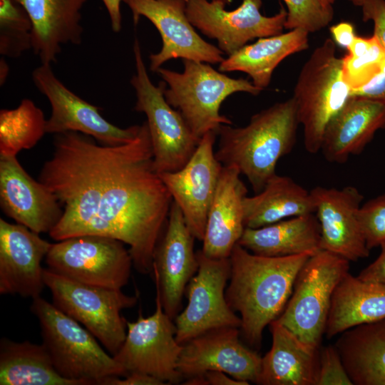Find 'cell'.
Wrapping results in <instances>:
<instances>
[{"mask_svg":"<svg viewBox=\"0 0 385 385\" xmlns=\"http://www.w3.org/2000/svg\"><path fill=\"white\" fill-rule=\"evenodd\" d=\"M53 147L38 177L63 210L50 237L117 239L129 246L137 271L152 274L154 250L173 200L154 167L146 121L124 144L102 145L69 131L55 135Z\"/></svg>","mask_w":385,"mask_h":385,"instance_id":"1","label":"cell"},{"mask_svg":"<svg viewBox=\"0 0 385 385\" xmlns=\"http://www.w3.org/2000/svg\"><path fill=\"white\" fill-rule=\"evenodd\" d=\"M309 254L267 257L237 244L230 256L226 300L240 314V334L252 348L261 346L263 331L283 312L296 277Z\"/></svg>","mask_w":385,"mask_h":385,"instance_id":"2","label":"cell"},{"mask_svg":"<svg viewBox=\"0 0 385 385\" xmlns=\"http://www.w3.org/2000/svg\"><path fill=\"white\" fill-rule=\"evenodd\" d=\"M299 124L291 97L253 115L244 127L222 125L215 156L222 165L235 166L258 193L276 175L278 160L293 148Z\"/></svg>","mask_w":385,"mask_h":385,"instance_id":"3","label":"cell"},{"mask_svg":"<svg viewBox=\"0 0 385 385\" xmlns=\"http://www.w3.org/2000/svg\"><path fill=\"white\" fill-rule=\"evenodd\" d=\"M30 309L39 322L42 344L63 377L80 385H103L107 378L128 374L88 330L52 302L39 296L32 299Z\"/></svg>","mask_w":385,"mask_h":385,"instance_id":"4","label":"cell"},{"mask_svg":"<svg viewBox=\"0 0 385 385\" xmlns=\"http://www.w3.org/2000/svg\"><path fill=\"white\" fill-rule=\"evenodd\" d=\"M183 63V72L160 67L157 73L166 83L167 102L180 113L199 139L210 131L217 134L223 124H232L220 113L221 104L228 96L237 92L257 96L262 91L252 81L231 78L210 63L188 59Z\"/></svg>","mask_w":385,"mask_h":385,"instance_id":"5","label":"cell"},{"mask_svg":"<svg viewBox=\"0 0 385 385\" xmlns=\"http://www.w3.org/2000/svg\"><path fill=\"white\" fill-rule=\"evenodd\" d=\"M298 120L304 129L305 149L321 150L325 129L351 98V87L343 72L335 42L327 38L303 65L293 92Z\"/></svg>","mask_w":385,"mask_h":385,"instance_id":"6","label":"cell"},{"mask_svg":"<svg viewBox=\"0 0 385 385\" xmlns=\"http://www.w3.org/2000/svg\"><path fill=\"white\" fill-rule=\"evenodd\" d=\"M43 279L52 296V304L88 330L114 356L127 333L121 312L135 306L136 295L121 289L91 285L59 275L44 268Z\"/></svg>","mask_w":385,"mask_h":385,"instance_id":"7","label":"cell"},{"mask_svg":"<svg viewBox=\"0 0 385 385\" xmlns=\"http://www.w3.org/2000/svg\"><path fill=\"white\" fill-rule=\"evenodd\" d=\"M349 261L322 250L299 270L292 293L277 320L303 343L318 350L325 333L334 292L349 273Z\"/></svg>","mask_w":385,"mask_h":385,"instance_id":"8","label":"cell"},{"mask_svg":"<svg viewBox=\"0 0 385 385\" xmlns=\"http://www.w3.org/2000/svg\"><path fill=\"white\" fill-rule=\"evenodd\" d=\"M133 50L135 73L130 84L137 98L134 109L146 115L154 167L159 174L177 171L192 156L200 139L193 134L180 113L167 102L165 82L156 86L150 81L136 38Z\"/></svg>","mask_w":385,"mask_h":385,"instance_id":"9","label":"cell"},{"mask_svg":"<svg viewBox=\"0 0 385 385\" xmlns=\"http://www.w3.org/2000/svg\"><path fill=\"white\" fill-rule=\"evenodd\" d=\"M45 262L47 268L63 277L115 289L128 284L133 266L123 242L96 235L71 237L52 244Z\"/></svg>","mask_w":385,"mask_h":385,"instance_id":"10","label":"cell"},{"mask_svg":"<svg viewBox=\"0 0 385 385\" xmlns=\"http://www.w3.org/2000/svg\"><path fill=\"white\" fill-rule=\"evenodd\" d=\"M154 313L135 322L126 321L125 339L114 359L127 373L148 374L165 384H178L183 377L178 369L183 345L176 340V326L163 309L156 294Z\"/></svg>","mask_w":385,"mask_h":385,"instance_id":"11","label":"cell"},{"mask_svg":"<svg viewBox=\"0 0 385 385\" xmlns=\"http://www.w3.org/2000/svg\"><path fill=\"white\" fill-rule=\"evenodd\" d=\"M198 269L185 289L188 305L174 319L181 345L209 330L241 327V319L229 306L225 290L230 277L229 258L207 257L197 252Z\"/></svg>","mask_w":385,"mask_h":385,"instance_id":"12","label":"cell"},{"mask_svg":"<svg viewBox=\"0 0 385 385\" xmlns=\"http://www.w3.org/2000/svg\"><path fill=\"white\" fill-rule=\"evenodd\" d=\"M262 4V0H242L227 11L221 1L186 0V14L194 27L217 40L218 48L229 56L254 38L282 33L287 11L282 6L276 14L266 16L260 11Z\"/></svg>","mask_w":385,"mask_h":385,"instance_id":"13","label":"cell"},{"mask_svg":"<svg viewBox=\"0 0 385 385\" xmlns=\"http://www.w3.org/2000/svg\"><path fill=\"white\" fill-rule=\"evenodd\" d=\"M31 78L51 104L46 133L78 132L106 145L128 143L138 135L139 125L121 128L108 122L101 115L99 107L80 98L57 78L51 64L41 63L32 71Z\"/></svg>","mask_w":385,"mask_h":385,"instance_id":"14","label":"cell"},{"mask_svg":"<svg viewBox=\"0 0 385 385\" xmlns=\"http://www.w3.org/2000/svg\"><path fill=\"white\" fill-rule=\"evenodd\" d=\"M132 13L135 26L140 17L148 19L162 39L159 52L149 56L150 70L157 71L174 58L210 64L220 63L224 53L205 41L195 30L186 14V0H123Z\"/></svg>","mask_w":385,"mask_h":385,"instance_id":"15","label":"cell"},{"mask_svg":"<svg viewBox=\"0 0 385 385\" xmlns=\"http://www.w3.org/2000/svg\"><path fill=\"white\" fill-rule=\"evenodd\" d=\"M179 206L173 201L153 254L152 275L163 311L175 319L188 284L198 269L194 239Z\"/></svg>","mask_w":385,"mask_h":385,"instance_id":"16","label":"cell"},{"mask_svg":"<svg viewBox=\"0 0 385 385\" xmlns=\"http://www.w3.org/2000/svg\"><path fill=\"white\" fill-rule=\"evenodd\" d=\"M217 133L204 135L188 162L180 170L160 173L179 206L193 236L203 240L207 214L222 168L214 151Z\"/></svg>","mask_w":385,"mask_h":385,"instance_id":"17","label":"cell"},{"mask_svg":"<svg viewBox=\"0 0 385 385\" xmlns=\"http://www.w3.org/2000/svg\"><path fill=\"white\" fill-rule=\"evenodd\" d=\"M240 334L238 327H222L183 344L178 362L183 379L220 371L237 380L257 384L262 357L240 341Z\"/></svg>","mask_w":385,"mask_h":385,"instance_id":"18","label":"cell"},{"mask_svg":"<svg viewBox=\"0 0 385 385\" xmlns=\"http://www.w3.org/2000/svg\"><path fill=\"white\" fill-rule=\"evenodd\" d=\"M0 205L16 223L38 234L49 233L63 213L56 195L32 178L16 155H0Z\"/></svg>","mask_w":385,"mask_h":385,"instance_id":"19","label":"cell"},{"mask_svg":"<svg viewBox=\"0 0 385 385\" xmlns=\"http://www.w3.org/2000/svg\"><path fill=\"white\" fill-rule=\"evenodd\" d=\"M52 243L27 227L0 219V294L34 299L46 287L41 262Z\"/></svg>","mask_w":385,"mask_h":385,"instance_id":"20","label":"cell"},{"mask_svg":"<svg viewBox=\"0 0 385 385\" xmlns=\"http://www.w3.org/2000/svg\"><path fill=\"white\" fill-rule=\"evenodd\" d=\"M321 227L322 250L350 261L366 258L369 248L358 212L363 195L354 186L342 189L317 186L310 191Z\"/></svg>","mask_w":385,"mask_h":385,"instance_id":"21","label":"cell"},{"mask_svg":"<svg viewBox=\"0 0 385 385\" xmlns=\"http://www.w3.org/2000/svg\"><path fill=\"white\" fill-rule=\"evenodd\" d=\"M31 24V49L41 63L57 60L63 45H79L81 11L88 0H17Z\"/></svg>","mask_w":385,"mask_h":385,"instance_id":"22","label":"cell"},{"mask_svg":"<svg viewBox=\"0 0 385 385\" xmlns=\"http://www.w3.org/2000/svg\"><path fill=\"white\" fill-rule=\"evenodd\" d=\"M233 165L222 166L207 214L201 252L207 257L229 258L245 229L243 200L247 190Z\"/></svg>","mask_w":385,"mask_h":385,"instance_id":"23","label":"cell"},{"mask_svg":"<svg viewBox=\"0 0 385 385\" xmlns=\"http://www.w3.org/2000/svg\"><path fill=\"white\" fill-rule=\"evenodd\" d=\"M385 128V102L351 97L327 125L321 150L325 158L345 163L359 154L379 129Z\"/></svg>","mask_w":385,"mask_h":385,"instance_id":"24","label":"cell"},{"mask_svg":"<svg viewBox=\"0 0 385 385\" xmlns=\"http://www.w3.org/2000/svg\"><path fill=\"white\" fill-rule=\"evenodd\" d=\"M272 346L262 357L257 384L317 385L318 350L303 343L277 319L270 324Z\"/></svg>","mask_w":385,"mask_h":385,"instance_id":"25","label":"cell"},{"mask_svg":"<svg viewBox=\"0 0 385 385\" xmlns=\"http://www.w3.org/2000/svg\"><path fill=\"white\" fill-rule=\"evenodd\" d=\"M237 244L267 257L314 255L322 250L320 224L317 215L310 213L258 228L245 227Z\"/></svg>","mask_w":385,"mask_h":385,"instance_id":"26","label":"cell"},{"mask_svg":"<svg viewBox=\"0 0 385 385\" xmlns=\"http://www.w3.org/2000/svg\"><path fill=\"white\" fill-rule=\"evenodd\" d=\"M334 346L354 385H385V318L343 332Z\"/></svg>","mask_w":385,"mask_h":385,"instance_id":"27","label":"cell"},{"mask_svg":"<svg viewBox=\"0 0 385 385\" xmlns=\"http://www.w3.org/2000/svg\"><path fill=\"white\" fill-rule=\"evenodd\" d=\"M385 318V286L347 273L332 295L325 335L331 339L355 326Z\"/></svg>","mask_w":385,"mask_h":385,"instance_id":"28","label":"cell"},{"mask_svg":"<svg viewBox=\"0 0 385 385\" xmlns=\"http://www.w3.org/2000/svg\"><path fill=\"white\" fill-rule=\"evenodd\" d=\"M308 35L303 29H294L259 38L225 58L218 70L245 73L252 83L262 91L270 85L274 69L284 58L309 48Z\"/></svg>","mask_w":385,"mask_h":385,"instance_id":"29","label":"cell"},{"mask_svg":"<svg viewBox=\"0 0 385 385\" xmlns=\"http://www.w3.org/2000/svg\"><path fill=\"white\" fill-rule=\"evenodd\" d=\"M245 227L258 228L289 217L314 213L313 197L291 178L274 175L255 195L243 200Z\"/></svg>","mask_w":385,"mask_h":385,"instance_id":"30","label":"cell"},{"mask_svg":"<svg viewBox=\"0 0 385 385\" xmlns=\"http://www.w3.org/2000/svg\"><path fill=\"white\" fill-rule=\"evenodd\" d=\"M1 385H80L56 370L43 344L29 341L0 342Z\"/></svg>","mask_w":385,"mask_h":385,"instance_id":"31","label":"cell"},{"mask_svg":"<svg viewBox=\"0 0 385 385\" xmlns=\"http://www.w3.org/2000/svg\"><path fill=\"white\" fill-rule=\"evenodd\" d=\"M43 112L30 99L0 111V155H16L33 148L46 133Z\"/></svg>","mask_w":385,"mask_h":385,"instance_id":"32","label":"cell"},{"mask_svg":"<svg viewBox=\"0 0 385 385\" xmlns=\"http://www.w3.org/2000/svg\"><path fill=\"white\" fill-rule=\"evenodd\" d=\"M31 48V24L17 0H0V53L16 58Z\"/></svg>","mask_w":385,"mask_h":385,"instance_id":"33","label":"cell"},{"mask_svg":"<svg viewBox=\"0 0 385 385\" xmlns=\"http://www.w3.org/2000/svg\"><path fill=\"white\" fill-rule=\"evenodd\" d=\"M287 6V16L284 29H301L308 33L319 31L332 21V5L322 0H283Z\"/></svg>","mask_w":385,"mask_h":385,"instance_id":"34","label":"cell"},{"mask_svg":"<svg viewBox=\"0 0 385 385\" xmlns=\"http://www.w3.org/2000/svg\"><path fill=\"white\" fill-rule=\"evenodd\" d=\"M373 37V42L366 53L356 57L346 53L342 58L344 76L351 88L368 81L379 71L385 59V51L377 39Z\"/></svg>","mask_w":385,"mask_h":385,"instance_id":"35","label":"cell"},{"mask_svg":"<svg viewBox=\"0 0 385 385\" xmlns=\"http://www.w3.org/2000/svg\"><path fill=\"white\" fill-rule=\"evenodd\" d=\"M358 217L369 250L385 242V194L361 205Z\"/></svg>","mask_w":385,"mask_h":385,"instance_id":"36","label":"cell"},{"mask_svg":"<svg viewBox=\"0 0 385 385\" xmlns=\"http://www.w3.org/2000/svg\"><path fill=\"white\" fill-rule=\"evenodd\" d=\"M317 385H354L334 346L324 347L319 355Z\"/></svg>","mask_w":385,"mask_h":385,"instance_id":"37","label":"cell"},{"mask_svg":"<svg viewBox=\"0 0 385 385\" xmlns=\"http://www.w3.org/2000/svg\"><path fill=\"white\" fill-rule=\"evenodd\" d=\"M353 4L361 7L364 21H373V36L385 51V0H356Z\"/></svg>","mask_w":385,"mask_h":385,"instance_id":"38","label":"cell"},{"mask_svg":"<svg viewBox=\"0 0 385 385\" xmlns=\"http://www.w3.org/2000/svg\"><path fill=\"white\" fill-rule=\"evenodd\" d=\"M351 97L385 102V59L381 63L379 71L368 81L351 88Z\"/></svg>","mask_w":385,"mask_h":385,"instance_id":"39","label":"cell"},{"mask_svg":"<svg viewBox=\"0 0 385 385\" xmlns=\"http://www.w3.org/2000/svg\"><path fill=\"white\" fill-rule=\"evenodd\" d=\"M380 247L381 252L378 257L363 269L357 277L362 280L385 286V242Z\"/></svg>","mask_w":385,"mask_h":385,"instance_id":"40","label":"cell"},{"mask_svg":"<svg viewBox=\"0 0 385 385\" xmlns=\"http://www.w3.org/2000/svg\"><path fill=\"white\" fill-rule=\"evenodd\" d=\"M121 376H111L107 378L103 385H163L165 384L158 379L146 374L130 372Z\"/></svg>","mask_w":385,"mask_h":385,"instance_id":"41","label":"cell"},{"mask_svg":"<svg viewBox=\"0 0 385 385\" xmlns=\"http://www.w3.org/2000/svg\"><path fill=\"white\" fill-rule=\"evenodd\" d=\"M329 30L334 42L348 50L356 36L354 26L349 22H341L331 26Z\"/></svg>","mask_w":385,"mask_h":385,"instance_id":"42","label":"cell"},{"mask_svg":"<svg viewBox=\"0 0 385 385\" xmlns=\"http://www.w3.org/2000/svg\"><path fill=\"white\" fill-rule=\"evenodd\" d=\"M205 385H249L250 383L234 379L220 371H208L204 373Z\"/></svg>","mask_w":385,"mask_h":385,"instance_id":"43","label":"cell"},{"mask_svg":"<svg viewBox=\"0 0 385 385\" xmlns=\"http://www.w3.org/2000/svg\"><path fill=\"white\" fill-rule=\"evenodd\" d=\"M102 1L107 10L113 31L119 32L122 27L120 4L123 0H102Z\"/></svg>","mask_w":385,"mask_h":385,"instance_id":"44","label":"cell"},{"mask_svg":"<svg viewBox=\"0 0 385 385\" xmlns=\"http://www.w3.org/2000/svg\"><path fill=\"white\" fill-rule=\"evenodd\" d=\"M373 40V36L369 38L356 36L351 45L348 49L347 54L354 57L364 54L370 48Z\"/></svg>","mask_w":385,"mask_h":385,"instance_id":"45","label":"cell"},{"mask_svg":"<svg viewBox=\"0 0 385 385\" xmlns=\"http://www.w3.org/2000/svg\"><path fill=\"white\" fill-rule=\"evenodd\" d=\"M1 75H0V82L1 85L4 83L6 76L9 73V67L7 63L4 61V59L1 60Z\"/></svg>","mask_w":385,"mask_h":385,"instance_id":"46","label":"cell"},{"mask_svg":"<svg viewBox=\"0 0 385 385\" xmlns=\"http://www.w3.org/2000/svg\"><path fill=\"white\" fill-rule=\"evenodd\" d=\"M335 1L336 0H322L323 2L329 5H332Z\"/></svg>","mask_w":385,"mask_h":385,"instance_id":"47","label":"cell"},{"mask_svg":"<svg viewBox=\"0 0 385 385\" xmlns=\"http://www.w3.org/2000/svg\"><path fill=\"white\" fill-rule=\"evenodd\" d=\"M218 1H222L223 3H225L226 5L229 4L231 1V0H218Z\"/></svg>","mask_w":385,"mask_h":385,"instance_id":"48","label":"cell"},{"mask_svg":"<svg viewBox=\"0 0 385 385\" xmlns=\"http://www.w3.org/2000/svg\"><path fill=\"white\" fill-rule=\"evenodd\" d=\"M350 1H351L353 2V1H356V0H350Z\"/></svg>","mask_w":385,"mask_h":385,"instance_id":"49","label":"cell"}]
</instances>
